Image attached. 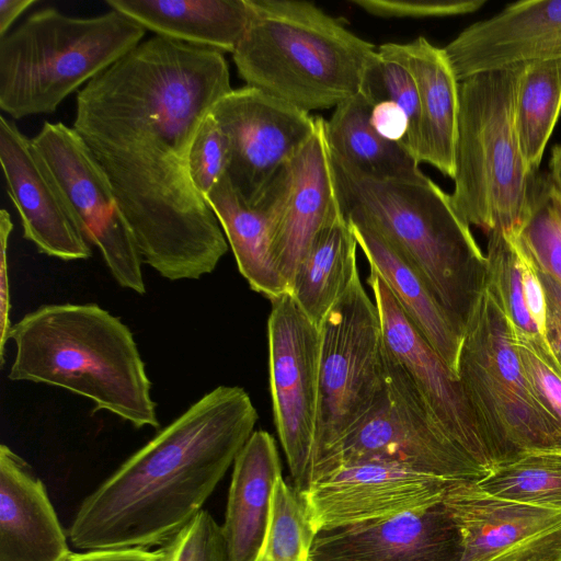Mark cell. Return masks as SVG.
<instances>
[{
	"mask_svg": "<svg viewBox=\"0 0 561 561\" xmlns=\"http://www.w3.org/2000/svg\"><path fill=\"white\" fill-rule=\"evenodd\" d=\"M231 90L221 51L156 35L76 96L72 128L108 178L142 263L170 280L211 273L228 251L191 181L188 153Z\"/></svg>",
	"mask_w": 561,
	"mask_h": 561,
	"instance_id": "cell-1",
	"label": "cell"
},
{
	"mask_svg": "<svg viewBox=\"0 0 561 561\" xmlns=\"http://www.w3.org/2000/svg\"><path fill=\"white\" fill-rule=\"evenodd\" d=\"M259 419L237 386L207 392L129 456L79 505V550L163 546L201 511Z\"/></svg>",
	"mask_w": 561,
	"mask_h": 561,
	"instance_id": "cell-2",
	"label": "cell"
},
{
	"mask_svg": "<svg viewBox=\"0 0 561 561\" xmlns=\"http://www.w3.org/2000/svg\"><path fill=\"white\" fill-rule=\"evenodd\" d=\"M330 154L344 217L370 226L409 262L462 336L485 285L486 257L450 194L428 178H368Z\"/></svg>",
	"mask_w": 561,
	"mask_h": 561,
	"instance_id": "cell-3",
	"label": "cell"
},
{
	"mask_svg": "<svg viewBox=\"0 0 561 561\" xmlns=\"http://www.w3.org/2000/svg\"><path fill=\"white\" fill-rule=\"evenodd\" d=\"M12 381L59 387L137 428H158L151 382L131 331L96 304H49L11 327Z\"/></svg>",
	"mask_w": 561,
	"mask_h": 561,
	"instance_id": "cell-4",
	"label": "cell"
},
{
	"mask_svg": "<svg viewBox=\"0 0 561 561\" xmlns=\"http://www.w3.org/2000/svg\"><path fill=\"white\" fill-rule=\"evenodd\" d=\"M247 31L232 53L239 76L310 113L336 107L359 93L375 46L316 4L248 0Z\"/></svg>",
	"mask_w": 561,
	"mask_h": 561,
	"instance_id": "cell-5",
	"label": "cell"
},
{
	"mask_svg": "<svg viewBox=\"0 0 561 561\" xmlns=\"http://www.w3.org/2000/svg\"><path fill=\"white\" fill-rule=\"evenodd\" d=\"M526 62L459 82L451 199L469 225L486 233L523 225L538 171L520 148L515 99Z\"/></svg>",
	"mask_w": 561,
	"mask_h": 561,
	"instance_id": "cell-6",
	"label": "cell"
},
{
	"mask_svg": "<svg viewBox=\"0 0 561 561\" xmlns=\"http://www.w3.org/2000/svg\"><path fill=\"white\" fill-rule=\"evenodd\" d=\"M146 28L111 9L91 18L34 12L0 37V107L14 119L61 102L141 43Z\"/></svg>",
	"mask_w": 561,
	"mask_h": 561,
	"instance_id": "cell-7",
	"label": "cell"
},
{
	"mask_svg": "<svg viewBox=\"0 0 561 561\" xmlns=\"http://www.w3.org/2000/svg\"><path fill=\"white\" fill-rule=\"evenodd\" d=\"M457 376L497 467L561 451V423L528 382L513 324L486 280L462 335Z\"/></svg>",
	"mask_w": 561,
	"mask_h": 561,
	"instance_id": "cell-8",
	"label": "cell"
},
{
	"mask_svg": "<svg viewBox=\"0 0 561 561\" xmlns=\"http://www.w3.org/2000/svg\"><path fill=\"white\" fill-rule=\"evenodd\" d=\"M383 352L377 306L357 274L320 325L311 483L321 466L360 426L382 397Z\"/></svg>",
	"mask_w": 561,
	"mask_h": 561,
	"instance_id": "cell-9",
	"label": "cell"
},
{
	"mask_svg": "<svg viewBox=\"0 0 561 561\" xmlns=\"http://www.w3.org/2000/svg\"><path fill=\"white\" fill-rule=\"evenodd\" d=\"M383 369L382 397L321 466L312 483L339 467L365 461L396 463L451 481L485 478L488 473L440 427L386 344Z\"/></svg>",
	"mask_w": 561,
	"mask_h": 561,
	"instance_id": "cell-10",
	"label": "cell"
},
{
	"mask_svg": "<svg viewBox=\"0 0 561 561\" xmlns=\"http://www.w3.org/2000/svg\"><path fill=\"white\" fill-rule=\"evenodd\" d=\"M271 302L267 337L274 420L293 486L301 494L311 484L313 467L320 329L289 291Z\"/></svg>",
	"mask_w": 561,
	"mask_h": 561,
	"instance_id": "cell-11",
	"label": "cell"
},
{
	"mask_svg": "<svg viewBox=\"0 0 561 561\" xmlns=\"http://www.w3.org/2000/svg\"><path fill=\"white\" fill-rule=\"evenodd\" d=\"M33 144L56 180L82 234L117 284L146 293L142 260L111 182L72 127L45 122Z\"/></svg>",
	"mask_w": 561,
	"mask_h": 561,
	"instance_id": "cell-12",
	"label": "cell"
},
{
	"mask_svg": "<svg viewBox=\"0 0 561 561\" xmlns=\"http://www.w3.org/2000/svg\"><path fill=\"white\" fill-rule=\"evenodd\" d=\"M229 145L227 178L250 207H256L280 168L312 136L316 117L264 91L232 89L211 111Z\"/></svg>",
	"mask_w": 561,
	"mask_h": 561,
	"instance_id": "cell-13",
	"label": "cell"
},
{
	"mask_svg": "<svg viewBox=\"0 0 561 561\" xmlns=\"http://www.w3.org/2000/svg\"><path fill=\"white\" fill-rule=\"evenodd\" d=\"M255 208L265 217L272 260L288 291L318 232L342 211L323 117L316 116L312 136L276 173Z\"/></svg>",
	"mask_w": 561,
	"mask_h": 561,
	"instance_id": "cell-14",
	"label": "cell"
},
{
	"mask_svg": "<svg viewBox=\"0 0 561 561\" xmlns=\"http://www.w3.org/2000/svg\"><path fill=\"white\" fill-rule=\"evenodd\" d=\"M442 504L461 539L459 561H561V510L493 496L450 481Z\"/></svg>",
	"mask_w": 561,
	"mask_h": 561,
	"instance_id": "cell-15",
	"label": "cell"
},
{
	"mask_svg": "<svg viewBox=\"0 0 561 561\" xmlns=\"http://www.w3.org/2000/svg\"><path fill=\"white\" fill-rule=\"evenodd\" d=\"M450 481L396 463L365 461L332 470L300 495L318 534L439 504Z\"/></svg>",
	"mask_w": 561,
	"mask_h": 561,
	"instance_id": "cell-16",
	"label": "cell"
},
{
	"mask_svg": "<svg viewBox=\"0 0 561 561\" xmlns=\"http://www.w3.org/2000/svg\"><path fill=\"white\" fill-rule=\"evenodd\" d=\"M367 283L377 306L383 341L450 437L488 476L497 468L458 376L410 322L374 270Z\"/></svg>",
	"mask_w": 561,
	"mask_h": 561,
	"instance_id": "cell-17",
	"label": "cell"
},
{
	"mask_svg": "<svg viewBox=\"0 0 561 561\" xmlns=\"http://www.w3.org/2000/svg\"><path fill=\"white\" fill-rule=\"evenodd\" d=\"M0 162L24 239L48 256L89 259L90 244L33 140L4 116L0 118Z\"/></svg>",
	"mask_w": 561,
	"mask_h": 561,
	"instance_id": "cell-18",
	"label": "cell"
},
{
	"mask_svg": "<svg viewBox=\"0 0 561 561\" xmlns=\"http://www.w3.org/2000/svg\"><path fill=\"white\" fill-rule=\"evenodd\" d=\"M461 539L443 504L320 531L309 561H459Z\"/></svg>",
	"mask_w": 561,
	"mask_h": 561,
	"instance_id": "cell-19",
	"label": "cell"
},
{
	"mask_svg": "<svg viewBox=\"0 0 561 561\" xmlns=\"http://www.w3.org/2000/svg\"><path fill=\"white\" fill-rule=\"evenodd\" d=\"M459 82L561 54V0L519 1L465 28L444 47Z\"/></svg>",
	"mask_w": 561,
	"mask_h": 561,
	"instance_id": "cell-20",
	"label": "cell"
},
{
	"mask_svg": "<svg viewBox=\"0 0 561 561\" xmlns=\"http://www.w3.org/2000/svg\"><path fill=\"white\" fill-rule=\"evenodd\" d=\"M67 535L45 483L30 463L0 445V561H61Z\"/></svg>",
	"mask_w": 561,
	"mask_h": 561,
	"instance_id": "cell-21",
	"label": "cell"
},
{
	"mask_svg": "<svg viewBox=\"0 0 561 561\" xmlns=\"http://www.w3.org/2000/svg\"><path fill=\"white\" fill-rule=\"evenodd\" d=\"M377 51L381 57L402 66L415 82L422 116L420 162H427L453 179L459 81L444 48L420 36L405 44H382Z\"/></svg>",
	"mask_w": 561,
	"mask_h": 561,
	"instance_id": "cell-22",
	"label": "cell"
},
{
	"mask_svg": "<svg viewBox=\"0 0 561 561\" xmlns=\"http://www.w3.org/2000/svg\"><path fill=\"white\" fill-rule=\"evenodd\" d=\"M282 477L273 436L254 431L233 462L221 525L227 561H254L266 537L273 491Z\"/></svg>",
	"mask_w": 561,
	"mask_h": 561,
	"instance_id": "cell-23",
	"label": "cell"
},
{
	"mask_svg": "<svg viewBox=\"0 0 561 561\" xmlns=\"http://www.w3.org/2000/svg\"><path fill=\"white\" fill-rule=\"evenodd\" d=\"M158 36L233 53L251 10L248 0H105Z\"/></svg>",
	"mask_w": 561,
	"mask_h": 561,
	"instance_id": "cell-24",
	"label": "cell"
},
{
	"mask_svg": "<svg viewBox=\"0 0 561 561\" xmlns=\"http://www.w3.org/2000/svg\"><path fill=\"white\" fill-rule=\"evenodd\" d=\"M346 220L370 270L378 273L410 322L457 375L462 336L439 307L424 280L375 229L363 221Z\"/></svg>",
	"mask_w": 561,
	"mask_h": 561,
	"instance_id": "cell-25",
	"label": "cell"
},
{
	"mask_svg": "<svg viewBox=\"0 0 561 561\" xmlns=\"http://www.w3.org/2000/svg\"><path fill=\"white\" fill-rule=\"evenodd\" d=\"M357 247L352 227L341 211L318 232L297 266L288 291L319 329L358 274Z\"/></svg>",
	"mask_w": 561,
	"mask_h": 561,
	"instance_id": "cell-26",
	"label": "cell"
},
{
	"mask_svg": "<svg viewBox=\"0 0 561 561\" xmlns=\"http://www.w3.org/2000/svg\"><path fill=\"white\" fill-rule=\"evenodd\" d=\"M373 104L360 92L340 103L325 135L330 151L360 174L380 180L420 181L427 176L404 148L379 136L369 123Z\"/></svg>",
	"mask_w": 561,
	"mask_h": 561,
	"instance_id": "cell-27",
	"label": "cell"
},
{
	"mask_svg": "<svg viewBox=\"0 0 561 561\" xmlns=\"http://www.w3.org/2000/svg\"><path fill=\"white\" fill-rule=\"evenodd\" d=\"M251 289L270 300L287 291L272 260L268 228L259 208L244 204L227 175L205 197Z\"/></svg>",
	"mask_w": 561,
	"mask_h": 561,
	"instance_id": "cell-28",
	"label": "cell"
},
{
	"mask_svg": "<svg viewBox=\"0 0 561 561\" xmlns=\"http://www.w3.org/2000/svg\"><path fill=\"white\" fill-rule=\"evenodd\" d=\"M561 113V54L526 62L515 99V121L528 165L538 171Z\"/></svg>",
	"mask_w": 561,
	"mask_h": 561,
	"instance_id": "cell-29",
	"label": "cell"
},
{
	"mask_svg": "<svg viewBox=\"0 0 561 561\" xmlns=\"http://www.w3.org/2000/svg\"><path fill=\"white\" fill-rule=\"evenodd\" d=\"M477 483L496 497L561 510V451L526 454Z\"/></svg>",
	"mask_w": 561,
	"mask_h": 561,
	"instance_id": "cell-30",
	"label": "cell"
},
{
	"mask_svg": "<svg viewBox=\"0 0 561 561\" xmlns=\"http://www.w3.org/2000/svg\"><path fill=\"white\" fill-rule=\"evenodd\" d=\"M515 234L537 270L561 285V192L549 173L536 174L528 213Z\"/></svg>",
	"mask_w": 561,
	"mask_h": 561,
	"instance_id": "cell-31",
	"label": "cell"
},
{
	"mask_svg": "<svg viewBox=\"0 0 561 561\" xmlns=\"http://www.w3.org/2000/svg\"><path fill=\"white\" fill-rule=\"evenodd\" d=\"M316 535L302 496L282 477L273 491L266 537L254 561H309Z\"/></svg>",
	"mask_w": 561,
	"mask_h": 561,
	"instance_id": "cell-32",
	"label": "cell"
},
{
	"mask_svg": "<svg viewBox=\"0 0 561 561\" xmlns=\"http://www.w3.org/2000/svg\"><path fill=\"white\" fill-rule=\"evenodd\" d=\"M485 257L486 283L494 290L514 330L531 342L549 346L526 307L513 234L500 229L489 232Z\"/></svg>",
	"mask_w": 561,
	"mask_h": 561,
	"instance_id": "cell-33",
	"label": "cell"
},
{
	"mask_svg": "<svg viewBox=\"0 0 561 561\" xmlns=\"http://www.w3.org/2000/svg\"><path fill=\"white\" fill-rule=\"evenodd\" d=\"M359 92L371 104L389 100L405 112L410 131L404 147L420 162L422 116L419 92L412 76L402 66L381 57L377 51L366 68Z\"/></svg>",
	"mask_w": 561,
	"mask_h": 561,
	"instance_id": "cell-34",
	"label": "cell"
},
{
	"mask_svg": "<svg viewBox=\"0 0 561 561\" xmlns=\"http://www.w3.org/2000/svg\"><path fill=\"white\" fill-rule=\"evenodd\" d=\"M228 163V139L210 113L196 131L188 153L191 181L204 198L226 175Z\"/></svg>",
	"mask_w": 561,
	"mask_h": 561,
	"instance_id": "cell-35",
	"label": "cell"
},
{
	"mask_svg": "<svg viewBox=\"0 0 561 561\" xmlns=\"http://www.w3.org/2000/svg\"><path fill=\"white\" fill-rule=\"evenodd\" d=\"M161 547L167 561H227L222 528L206 510Z\"/></svg>",
	"mask_w": 561,
	"mask_h": 561,
	"instance_id": "cell-36",
	"label": "cell"
},
{
	"mask_svg": "<svg viewBox=\"0 0 561 561\" xmlns=\"http://www.w3.org/2000/svg\"><path fill=\"white\" fill-rule=\"evenodd\" d=\"M353 4L379 18H442L478 11L485 0L411 1V0H353Z\"/></svg>",
	"mask_w": 561,
	"mask_h": 561,
	"instance_id": "cell-37",
	"label": "cell"
},
{
	"mask_svg": "<svg viewBox=\"0 0 561 561\" xmlns=\"http://www.w3.org/2000/svg\"><path fill=\"white\" fill-rule=\"evenodd\" d=\"M515 332V344L523 371L541 404L561 423V377Z\"/></svg>",
	"mask_w": 561,
	"mask_h": 561,
	"instance_id": "cell-38",
	"label": "cell"
},
{
	"mask_svg": "<svg viewBox=\"0 0 561 561\" xmlns=\"http://www.w3.org/2000/svg\"><path fill=\"white\" fill-rule=\"evenodd\" d=\"M512 234L519 257V268L526 307L539 333L546 339L547 300L545 290L535 263L526 250L519 244L515 234Z\"/></svg>",
	"mask_w": 561,
	"mask_h": 561,
	"instance_id": "cell-39",
	"label": "cell"
},
{
	"mask_svg": "<svg viewBox=\"0 0 561 561\" xmlns=\"http://www.w3.org/2000/svg\"><path fill=\"white\" fill-rule=\"evenodd\" d=\"M13 230V222L7 209L0 210V364H4V350L11 330L10 322V285L8 268L9 238Z\"/></svg>",
	"mask_w": 561,
	"mask_h": 561,
	"instance_id": "cell-40",
	"label": "cell"
},
{
	"mask_svg": "<svg viewBox=\"0 0 561 561\" xmlns=\"http://www.w3.org/2000/svg\"><path fill=\"white\" fill-rule=\"evenodd\" d=\"M369 123L383 139L404 146L410 123L405 112L397 103L383 100L373 104Z\"/></svg>",
	"mask_w": 561,
	"mask_h": 561,
	"instance_id": "cell-41",
	"label": "cell"
},
{
	"mask_svg": "<svg viewBox=\"0 0 561 561\" xmlns=\"http://www.w3.org/2000/svg\"><path fill=\"white\" fill-rule=\"evenodd\" d=\"M537 271L547 300L546 340L558 364L556 373L561 377V285L551 276Z\"/></svg>",
	"mask_w": 561,
	"mask_h": 561,
	"instance_id": "cell-42",
	"label": "cell"
},
{
	"mask_svg": "<svg viewBox=\"0 0 561 561\" xmlns=\"http://www.w3.org/2000/svg\"><path fill=\"white\" fill-rule=\"evenodd\" d=\"M61 561H167L163 547L156 550L142 547H122L81 550L66 556Z\"/></svg>",
	"mask_w": 561,
	"mask_h": 561,
	"instance_id": "cell-43",
	"label": "cell"
},
{
	"mask_svg": "<svg viewBox=\"0 0 561 561\" xmlns=\"http://www.w3.org/2000/svg\"><path fill=\"white\" fill-rule=\"evenodd\" d=\"M36 0H0V37L11 31L13 22Z\"/></svg>",
	"mask_w": 561,
	"mask_h": 561,
	"instance_id": "cell-44",
	"label": "cell"
},
{
	"mask_svg": "<svg viewBox=\"0 0 561 561\" xmlns=\"http://www.w3.org/2000/svg\"><path fill=\"white\" fill-rule=\"evenodd\" d=\"M550 178L558 190L561 192V145H556L551 151L549 161Z\"/></svg>",
	"mask_w": 561,
	"mask_h": 561,
	"instance_id": "cell-45",
	"label": "cell"
}]
</instances>
